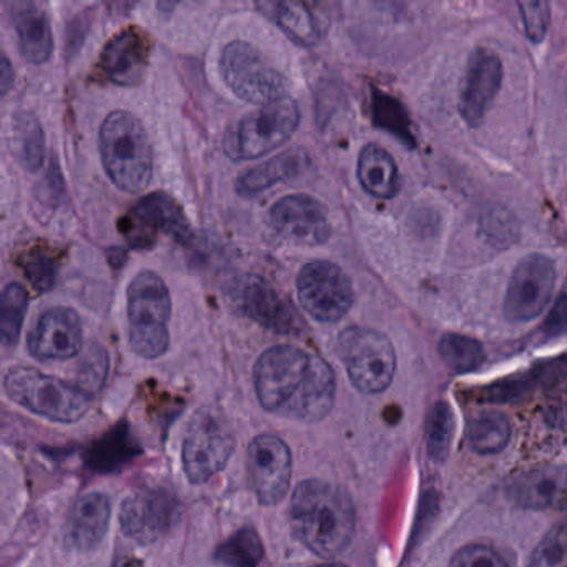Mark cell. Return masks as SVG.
<instances>
[{
    "mask_svg": "<svg viewBox=\"0 0 567 567\" xmlns=\"http://www.w3.org/2000/svg\"><path fill=\"white\" fill-rule=\"evenodd\" d=\"M255 391L264 410L298 421H320L333 410L337 380L323 358L278 344L258 358Z\"/></svg>",
    "mask_w": 567,
    "mask_h": 567,
    "instance_id": "6da1fadb",
    "label": "cell"
},
{
    "mask_svg": "<svg viewBox=\"0 0 567 567\" xmlns=\"http://www.w3.org/2000/svg\"><path fill=\"white\" fill-rule=\"evenodd\" d=\"M290 519L295 536L323 559L343 553L357 530V513L350 494L321 480L298 484L291 499Z\"/></svg>",
    "mask_w": 567,
    "mask_h": 567,
    "instance_id": "7a4b0ae2",
    "label": "cell"
},
{
    "mask_svg": "<svg viewBox=\"0 0 567 567\" xmlns=\"http://www.w3.org/2000/svg\"><path fill=\"white\" fill-rule=\"evenodd\" d=\"M102 164L125 194L145 190L154 175V148L141 118L127 111L107 115L99 132Z\"/></svg>",
    "mask_w": 567,
    "mask_h": 567,
    "instance_id": "3957f363",
    "label": "cell"
},
{
    "mask_svg": "<svg viewBox=\"0 0 567 567\" xmlns=\"http://www.w3.org/2000/svg\"><path fill=\"white\" fill-rule=\"evenodd\" d=\"M127 315L128 340L138 357L155 360L167 353L171 347L172 298L161 275L145 270L131 281Z\"/></svg>",
    "mask_w": 567,
    "mask_h": 567,
    "instance_id": "277c9868",
    "label": "cell"
},
{
    "mask_svg": "<svg viewBox=\"0 0 567 567\" xmlns=\"http://www.w3.org/2000/svg\"><path fill=\"white\" fill-rule=\"evenodd\" d=\"M4 390L14 403L59 423H75L87 414L92 398L35 368L18 367L6 374Z\"/></svg>",
    "mask_w": 567,
    "mask_h": 567,
    "instance_id": "5b68a950",
    "label": "cell"
},
{
    "mask_svg": "<svg viewBox=\"0 0 567 567\" xmlns=\"http://www.w3.org/2000/svg\"><path fill=\"white\" fill-rule=\"evenodd\" d=\"M301 112L297 101L281 99L240 118L224 138L225 154L231 161H255L290 141L300 127Z\"/></svg>",
    "mask_w": 567,
    "mask_h": 567,
    "instance_id": "8992f818",
    "label": "cell"
},
{
    "mask_svg": "<svg viewBox=\"0 0 567 567\" xmlns=\"http://www.w3.org/2000/svg\"><path fill=\"white\" fill-rule=\"evenodd\" d=\"M220 74L227 87L247 104H274L290 97V82L250 42L234 41L220 55Z\"/></svg>",
    "mask_w": 567,
    "mask_h": 567,
    "instance_id": "52a82bcc",
    "label": "cell"
},
{
    "mask_svg": "<svg viewBox=\"0 0 567 567\" xmlns=\"http://www.w3.org/2000/svg\"><path fill=\"white\" fill-rule=\"evenodd\" d=\"M337 350L358 391L378 394L390 386L396 371V353L386 334L350 327L338 337Z\"/></svg>",
    "mask_w": 567,
    "mask_h": 567,
    "instance_id": "ba28073f",
    "label": "cell"
},
{
    "mask_svg": "<svg viewBox=\"0 0 567 567\" xmlns=\"http://www.w3.org/2000/svg\"><path fill=\"white\" fill-rule=\"evenodd\" d=\"M298 300L311 318L321 323H337L353 307L350 278L338 265L327 260L310 261L297 278Z\"/></svg>",
    "mask_w": 567,
    "mask_h": 567,
    "instance_id": "9c48e42d",
    "label": "cell"
},
{
    "mask_svg": "<svg viewBox=\"0 0 567 567\" xmlns=\"http://www.w3.org/2000/svg\"><path fill=\"white\" fill-rule=\"evenodd\" d=\"M118 225V230L134 248L154 247L158 235H167L184 245L194 238L190 221L181 205L164 192L142 198Z\"/></svg>",
    "mask_w": 567,
    "mask_h": 567,
    "instance_id": "30bf717a",
    "label": "cell"
},
{
    "mask_svg": "<svg viewBox=\"0 0 567 567\" xmlns=\"http://www.w3.org/2000/svg\"><path fill=\"white\" fill-rule=\"evenodd\" d=\"M235 450L234 434L214 411H198L184 441V467L190 483L202 484L227 466Z\"/></svg>",
    "mask_w": 567,
    "mask_h": 567,
    "instance_id": "8fae6325",
    "label": "cell"
},
{
    "mask_svg": "<svg viewBox=\"0 0 567 567\" xmlns=\"http://www.w3.org/2000/svg\"><path fill=\"white\" fill-rule=\"evenodd\" d=\"M556 265L546 255L533 254L517 264L504 298V317L511 321H529L539 317L556 287Z\"/></svg>",
    "mask_w": 567,
    "mask_h": 567,
    "instance_id": "7c38bea8",
    "label": "cell"
},
{
    "mask_svg": "<svg viewBox=\"0 0 567 567\" xmlns=\"http://www.w3.org/2000/svg\"><path fill=\"white\" fill-rule=\"evenodd\" d=\"M248 474L258 501L275 506L288 493L291 481V453L284 440L260 434L248 446Z\"/></svg>",
    "mask_w": 567,
    "mask_h": 567,
    "instance_id": "4fadbf2b",
    "label": "cell"
},
{
    "mask_svg": "<svg viewBox=\"0 0 567 567\" xmlns=\"http://www.w3.org/2000/svg\"><path fill=\"white\" fill-rule=\"evenodd\" d=\"M230 298L241 315L275 333H293L300 324V317L280 291L257 275L238 278L231 287Z\"/></svg>",
    "mask_w": 567,
    "mask_h": 567,
    "instance_id": "5bb4252c",
    "label": "cell"
},
{
    "mask_svg": "<svg viewBox=\"0 0 567 567\" xmlns=\"http://www.w3.org/2000/svg\"><path fill=\"white\" fill-rule=\"evenodd\" d=\"M178 516L181 503L167 491H138L122 504L121 524L131 539L145 546L165 536Z\"/></svg>",
    "mask_w": 567,
    "mask_h": 567,
    "instance_id": "9a60e30c",
    "label": "cell"
},
{
    "mask_svg": "<svg viewBox=\"0 0 567 567\" xmlns=\"http://www.w3.org/2000/svg\"><path fill=\"white\" fill-rule=\"evenodd\" d=\"M268 217L274 230L293 244L318 247L330 240L327 207L310 195L295 194L281 198L270 208Z\"/></svg>",
    "mask_w": 567,
    "mask_h": 567,
    "instance_id": "2e32d148",
    "label": "cell"
},
{
    "mask_svg": "<svg viewBox=\"0 0 567 567\" xmlns=\"http://www.w3.org/2000/svg\"><path fill=\"white\" fill-rule=\"evenodd\" d=\"M503 84V62L489 49L470 55L460 91V112L470 127H480Z\"/></svg>",
    "mask_w": 567,
    "mask_h": 567,
    "instance_id": "e0dca14e",
    "label": "cell"
},
{
    "mask_svg": "<svg viewBox=\"0 0 567 567\" xmlns=\"http://www.w3.org/2000/svg\"><path fill=\"white\" fill-rule=\"evenodd\" d=\"M82 321L72 308L55 307L39 317L28 338L32 357L44 361H64L82 350Z\"/></svg>",
    "mask_w": 567,
    "mask_h": 567,
    "instance_id": "ac0fdd59",
    "label": "cell"
},
{
    "mask_svg": "<svg viewBox=\"0 0 567 567\" xmlns=\"http://www.w3.org/2000/svg\"><path fill=\"white\" fill-rule=\"evenodd\" d=\"M148 65V41L138 29L127 28L109 41L101 55V69L117 85H135Z\"/></svg>",
    "mask_w": 567,
    "mask_h": 567,
    "instance_id": "d6986e66",
    "label": "cell"
},
{
    "mask_svg": "<svg viewBox=\"0 0 567 567\" xmlns=\"http://www.w3.org/2000/svg\"><path fill=\"white\" fill-rule=\"evenodd\" d=\"M511 503L524 509L546 511L567 507V473L556 467L527 471L509 481Z\"/></svg>",
    "mask_w": 567,
    "mask_h": 567,
    "instance_id": "ffe728a7",
    "label": "cell"
},
{
    "mask_svg": "<svg viewBox=\"0 0 567 567\" xmlns=\"http://www.w3.org/2000/svg\"><path fill=\"white\" fill-rule=\"evenodd\" d=\"M111 513V499L105 494H85L75 501L65 527L68 543L81 553L95 549L107 534Z\"/></svg>",
    "mask_w": 567,
    "mask_h": 567,
    "instance_id": "44dd1931",
    "label": "cell"
},
{
    "mask_svg": "<svg viewBox=\"0 0 567 567\" xmlns=\"http://www.w3.org/2000/svg\"><path fill=\"white\" fill-rule=\"evenodd\" d=\"M11 16L22 59L29 64H45L54 51V38L48 12L42 6L28 2L12 6Z\"/></svg>",
    "mask_w": 567,
    "mask_h": 567,
    "instance_id": "7402d4cb",
    "label": "cell"
},
{
    "mask_svg": "<svg viewBox=\"0 0 567 567\" xmlns=\"http://www.w3.org/2000/svg\"><path fill=\"white\" fill-rule=\"evenodd\" d=\"M308 165H310L308 152L300 147L291 148L241 174L237 178L238 195L245 198L257 197L278 182L293 181L298 175L305 174Z\"/></svg>",
    "mask_w": 567,
    "mask_h": 567,
    "instance_id": "603a6c76",
    "label": "cell"
},
{
    "mask_svg": "<svg viewBox=\"0 0 567 567\" xmlns=\"http://www.w3.org/2000/svg\"><path fill=\"white\" fill-rule=\"evenodd\" d=\"M257 9L274 22L284 34L301 48H313L323 38V25L320 19L300 2H258Z\"/></svg>",
    "mask_w": 567,
    "mask_h": 567,
    "instance_id": "cb8c5ba5",
    "label": "cell"
},
{
    "mask_svg": "<svg viewBox=\"0 0 567 567\" xmlns=\"http://www.w3.org/2000/svg\"><path fill=\"white\" fill-rule=\"evenodd\" d=\"M358 181L364 192L381 200H390L401 190V175L396 162L377 144H368L360 152Z\"/></svg>",
    "mask_w": 567,
    "mask_h": 567,
    "instance_id": "d4e9b609",
    "label": "cell"
},
{
    "mask_svg": "<svg viewBox=\"0 0 567 567\" xmlns=\"http://www.w3.org/2000/svg\"><path fill=\"white\" fill-rule=\"evenodd\" d=\"M12 155L28 172L41 171L45 162V134L41 122L31 112H19L12 118L11 134Z\"/></svg>",
    "mask_w": 567,
    "mask_h": 567,
    "instance_id": "484cf974",
    "label": "cell"
},
{
    "mask_svg": "<svg viewBox=\"0 0 567 567\" xmlns=\"http://www.w3.org/2000/svg\"><path fill=\"white\" fill-rule=\"evenodd\" d=\"M511 423L504 414L489 411L477 414L467 424V441L477 454L491 456L501 453L509 443Z\"/></svg>",
    "mask_w": 567,
    "mask_h": 567,
    "instance_id": "4316f807",
    "label": "cell"
},
{
    "mask_svg": "<svg viewBox=\"0 0 567 567\" xmlns=\"http://www.w3.org/2000/svg\"><path fill=\"white\" fill-rule=\"evenodd\" d=\"M441 358L454 373L476 371L486 360L483 344L474 338L460 333H447L437 344Z\"/></svg>",
    "mask_w": 567,
    "mask_h": 567,
    "instance_id": "83f0119b",
    "label": "cell"
},
{
    "mask_svg": "<svg viewBox=\"0 0 567 567\" xmlns=\"http://www.w3.org/2000/svg\"><path fill=\"white\" fill-rule=\"evenodd\" d=\"M28 310V290L21 284H9L0 298V333L6 347L18 344Z\"/></svg>",
    "mask_w": 567,
    "mask_h": 567,
    "instance_id": "f1b7e54d",
    "label": "cell"
},
{
    "mask_svg": "<svg viewBox=\"0 0 567 567\" xmlns=\"http://www.w3.org/2000/svg\"><path fill=\"white\" fill-rule=\"evenodd\" d=\"M215 557L228 567H257L264 559V544L257 530L244 527L218 547Z\"/></svg>",
    "mask_w": 567,
    "mask_h": 567,
    "instance_id": "f546056e",
    "label": "cell"
},
{
    "mask_svg": "<svg viewBox=\"0 0 567 567\" xmlns=\"http://www.w3.org/2000/svg\"><path fill=\"white\" fill-rule=\"evenodd\" d=\"M426 450L431 460L443 463L450 456L454 437V414L450 404L440 401L426 417Z\"/></svg>",
    "mask_w": 567,
    "mask_h": 567,
    "instance_id": "4dcf8cb0",
    "label": "cell"
},
{
    "mask_svg": "<svg viewBox=\"0 0 567 567\" xmlns=\"http://www.w3.org/2000/svg\"><path fill=\"white\" fill-rule=\"evenodd\" d=\"M373 117L378 127L396 135L404 144L414 145V137L411 134L406 111H404L403 105L396 99L390 97L384 92H374Z\"/></svg>",
    "mask_w": 567,
    "mask_h": 567,
    "instance_id": "1f68e13d",
    "label": "cell"
},
{
    "mask_svg": "<svg viewBox=\"0 0 567 567\" xmlns=\"http://www.w3.org/2000/svg\"><path fill=\"white\" fill-rule=\"evenodd\" d=\"M564 364H544L537 368L536 371L523 374V377L507 378V380L499 381V383L491 384L484 391V398L493 403H506V401H514L517 398L524 396L534 384L539 383L543 378L553 377L554 371L560 370Z\"/></svg>",
    "mask_w": 567,
    "mask_h": 567,
    "instance_id": "d6a6232c",
    "label": "cell"
},
{
    "mask_svg": "<svg viewBox=\"0 0 567 567\" xmlns=\"http://www.w3.org/2000/svg\"><path fill=\"white\" fill-rule=\"evenodd\" d=\"M109 374V354L101 344H92L85 357L79 364L78 378H75V386L79 390L92 394L99 393L104 386Z\"/></svg>",
    "mask_w": 567,
    "mask_h": 567,
    "instance_id": "836d02e7",
    "label": "cell"
},
{
    "mask_svg": "<svg viewBox=\"0 0 567 567\" xmlns=\"http://www.w3.org/2000/svg\"><path fill=\"white\" fill-rule=\"evenodd\" d=\"M529 567H567V519L550 527L534 549Z\"/></svg>",
    "mask_w": 567,
    "mask_h": 567,
    "instance_id": "e575fe53",
    "label": "cell"
},
{
    "mask_svg": "<svg viewBox=\"0 0 567 567\" xmlns=\"http://www.w3.org/2000/svg\"><path fill=\"white\" fill-rule=\"evenodd\" d=\"M22 270H24V275L31 281L32 287L41 293L52 290L55 280H58L59 267L54 255L41 250V248L25 255L24 261H22Z\"/></svg>",
    "mask_w": 567,
    "mask_h": 567,
    "instance_id": "d590c367",
    "label": "cell"
},
{
    "mask_svg": "<svg viewBox=\"0 0 567 567\" xmlns=\"http://www.w3.org/2000/svg\"><path fill=\"white\" fill-rule=\"evenodd\" d=\"M453 567H509L506 559L486 544H467L457 550Z\"/></svg>",
    "mask_w": 567,
    "mask_h": 567,
    "instance_id": "8d00e7d4",
    "label": "cell"
},
{
    "mask_svg": "<svg viewBox=\"0 0 567 567\" xmlns=\"http://www.w3.org/2000/svg\"><path fill=\"white\" fill-rule=\"evenodd\" d=\"M523 19L524 32L530 42L543 41L549 28V6L547 2H519L517 4Z\"/></svg>",
    "mask_w": 567,
    "mask_h": 567,
    "instance_id": "74e56055",
    "label": "cell"
},
{
    "mask_svg": "<svg viewBox=\"0 0 567 567\" xmlns=\"http://www.w3.org/2000/svg\"><path fill=\"white\" fill-rule=\"evenodd\" d=\"M543 333L549 338L560 337L567 333V293L560 295L554 301L549 315L543 323Z\"/></svg>",
    "mask_w": 567,
    "mask_h": 567,
    "instance_id": "f35d334b",
    "label": "cell"
},
{
    "mask_svg": "<svg viewBox=\"0 0 567 567\" xmlns=\"http://www.w3.org/2000/svg\"><path fill=\"white\" fill-rule=\"evenodd\" d=\"M14 68L8 55H2V68H0V84H2V95H8L14 85Z\"/></svg>",
    "mask_w": 567,
    "mask_h": 567,
    "instance_id": "ab89813d",
    "label": "cell"
},
{
    "mask_svg": "<svg viewBox=\"0 0 567 567\" xmlns=\"http://www.w3.org/2000/svg\"><path fill=\"white\" fill-rule=\"evenodd\" d=\"M112 567H144V564H142V560L137 559V557L124 554V556L117 557V560H115Z\"/></svg>",
    "mask_w": 567,
    "mask_h": 567,
    "instance_id": "60d3db41",
    "label": "cell"
},
{
    "mask_svg": "<svg viewBox=\"0 0 567 567\" xmlns=\"http://www.w3.org/2000/svg\"><path fill=\"white\" fill-rule=\"evenodd\" d=\"M313 567H348V566H344V564L328 563V564H318V566H313Z\"/></svg>",
    "mask_w": 567,
    "mask_h": 567,
    "instance_id": "b9f144b4",
    "label": "cell"
}]
</instances>
